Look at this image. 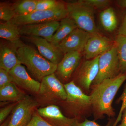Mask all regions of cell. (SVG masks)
I'll return each mask as SVG.
<instances>
[{"instance_id": "6da1fadb", "label": "cell", "mask_w": 126, "mask_h": 126, "mask_svg": "<svg viewBox=\"0 0 126 126\" xmlns=\"http://www.w3.org/2000/svg\"><path fill=\"white\" fill-rule=\"evenodd\" d=\"M126 79V73H123L106 79L96 86L90 97L91 105L98 114L109 117L114 116L113 101Z\"/></svg>"}, {"instance_id": "7a4b0ae2", "label": "cell", "mask_w": 126, "mask_h": 126, "mask_svg": "<svg viewBox=\"0 0 126 126\" xmlns=\"http://www.w3.org/2000/svg\"><path fill=\"white\" fill-rule=\"evenodd\" d=\"M17 58L35 77L39 80L54 73L57 65L46 59L34 47L20 42L16 51Z\"/></svg>"}, {"instance_id": "3957f363", "label": "cell", "mask_w": 126, "mask_h": 126, "mask_svg": "<svg viewBox=\"0 0 126 126\" xmlns=\"http://www.w3.org/2000/svg\"><path fill=\"white\" fill-rule=\"evenodd\" d=\"M67 4L63 2L55 9L47 10L34 11L25 15L16 16L11 21L18 27L58 21L68 16Z\"/></svg>"}, {"instance_id": "277c9868", "label": "cell", "mask_w": 126, "mask_h": 126, "mask_svg": "<svg viewBox=\"0 0 126 126\" xmlns=\"http://www.w3.org/2000/svg\"><path fill=\"white\" fill-rule=\"evenodd\" d=\"M68 16L74 21L78 28L92 35L98 34L94 21V10L81 1L67 4Z\"/></svg>"}, {"instance_id": "5b68a950", "label": "cell", "mask_w": 126, "mask_h": 126, "mask_svg": "<svg viewBox=\"0 0 126 126\" xmlns=\"http://www.w3.org/2000/svg\"><path fill=\"white\" fill-rule=\"evenodd\" d=\"M99 72L93 82L96 86L106 79L117 76L120 71L117 50L115 44L111 49L99 56Z\"/></svg>"}, {"instance_id": "8992f818", "label": "cell", "mask_w": 126, "mask_h": 126, "mask_svg": "<svg viewBox=\"0 0 126 126\" xmlns=\"http://www.w3.org/2000/svg\"><path fill=\"white\" fill-rule=\"evenodd\" d=\"M37 102L29 96L16 103L12 110V115L7 126H26L33 117Z\"/></svg>"}, {"instance_id": "52a82bcc", "label": "cell", "mask_w": 126, "mask_h": 126, "mask_svg": "<svg viewBox=\"0 0 126 126\" xmlns=\"http://www.w3.org/2000/svg\"><path fill=\"white\" fill-rule=\"evenodd\" d=\"M39 94L50 100H66L67 94L64 85L56 78L55 73L43 78L40 83Z\"/></svg>"}, {"instance_id": "ba28073f", "label": "cell", "mask_w": 126, "mask_h": 126, "mask_svg": "<svg viewBox=\"0 0 126 126\" xmlns=\"http://www.w3.org/2000/svg\"><path fill=\"white\" fill-rule=\"evenodd\" d=\"M92 35L78 27L60 43L58 47L64 55L69 52H82Z\"/></svg>"}, {"instance_id": "9c48e42d", "label": "cell", "mask_w": 126, "mask_h": 126, "mask_svg": "<svg viewBox=\"0 0 126 126\" xmlns=\"http://www.w3.org/2000/svg\"><path fill=\"white\" fill-rule=\"evenodd\" d=\"M60 25L58 21L25 25L19 27L21 35L41 37L50 42Z\"/></svg>"}, {"instance_id": "30bf717a", "label": "cell", "mask_w": 126, "mask_h": 126, "mask_svg": "<svg viewBox=\"0 0 126 126\" xmlns=\"http://www.w3.org/2000/svg\"><path fill=\"white\" fill-rule=\"evenodd\" d=\"M112 41L98 34L92 35L88 40L84 47V56L90 60L100 56L111 49L114 45Z\"/></svg>"}, {"instance_id": "8fae6325", "label": "cell", "mask_w": 126, "mask_h": 126, "mask_svg": "<svg viewBox=\"0 0 126 126\" xmlns=\"http://www.w3.org/2000/svg\"><path fill=\"white\" fill-rule=\"evenodd\" d=\"M29 42L33 44L38 52L46 59L56 65H58L63 56L58 47H55L47 40L36 36H26Z\"/></svg>"}, {"instance_id": "7c38bea8", "label": "cell", "mask_w": 126, "mask_h": 126, "mask_svg": "<svg viewBox=\"0 0 126 126\" xmlns=\"http://www.w3.org/2000/svg\"><path fill=\"white\" fill-rule=\"evenodd\" d=\"M9 73L13 83L32 92L39 93L40 83L31 78L21 64L16 65Z\"/></svg>"}, {"instance_id": "4fadbf2b", "label": "cell", "mask_w": 126, "mask_h": 126, "mask_svg": "<svg viewBox=\"0 0 126 126\" xmlns=\"http://www.w3.org/2000/svg\"><path fill=\"white\" fill-rule=\"evenodd\" d=\"M38 113L41 117L49 119L54 126H75L78 122L75 118L67 117L63 115L59 107L52 105L39 109Z\"/></svg>"}, {"instance_id": "5bb4252c", "label": "cell", "mask_w": 126, "mask_h": 126, "mask_svg": "<svg viewBox=\"0 0 126 126\" xmlns=\"http://www.w3.org/2000/svg\"><path fill=\"white\" fill-rule=\"evenodd\" d=\"M20 41L0 43V68L9 72L16 65L21 63L16 55V51Z\"/></svg>"}, {"instance_id": "9a60e30c", "label": "cell", "mask_w": 126, "mask_h": 126, "mask_svg": "<svg viewBox=\"0 0 126 126\" xmlns=\"http://www.w3.org/2000/svg\"><path fill=\"white\" fill-rule=\"evenodd\" d=\"M99 56L85 61L79 74V82L86 89H89L98 74Z\"/></svg>"}, {"instance_id": "2e32d148", "label": "cell", "mask_w": 126, "mask_h": 126, "mask_svg": "<svg viewBox=\"0 0 126 126\" xmlns=\"http://www.w3.org/2000/svg\"><path fill=\"white\" fill-rule=\"evenodd\" d=\"M81 58L80 52H71L65 54L57 65L56 72L64 79L69 78L79 65Z\"/></svg>"}, {"instance_id": "e0dca14e", "label": "cell", "mask_w": 126, "mask_h": 126, "mask_svg": "<svg viewBox=\"0 0 126 126\" xmlns=\"http://www.w3.org/2000/svg\"><path fill=\"white\" fill-rule=\"evenodd\" d=\"M67 94L66 101L80 108H86L91 105L90 96L86 95L73 81L64 84Z\"/></svg>"}, {"instance_id": "ac0fdd59", "label": "cell", "mask_w": 126, "mask_h": 126, "mask_svg": "<svg viewBox=\"0 0 126 126\" xmlns=\"http://www.w3.org/2000/svg\"><path fill=\"white\" fill-rule=\"evenodd\" d=\"M78 28L74 21L68 16L60 21V25L50 43L58 47L60 43L76 28Z\"/></svg>"}, {"instance_id": "d6986e66", "label": "cell", "mask_w": 126, "mask_h": 126, "mask_svg": "<svg viewBox=\"0 0 126 126\" xmlns=\"http://www.w3.org/2000/svg\"><path fill=\"white\" fill-rule=\"evenodd\" d=\"M14 83L11 82L0 88V101L1 102H19L25 96Z\"/></svg>"}, {"instance_id": "ffe728a7", "label": "cell", "mask_w": 126, "mask_h": 126, "mask_svg": "<svg viewBox=\"0 0 126 126\" xmlns=\"http://www.w3.org/2000/svg\"><path fill=\"white\" fill-rule=\"evenodd\" d=\"M21 34L19 27L11 21L0 24V37L11 43L19 41Z\"/></svg>"}, {"instance_id": "44dd1931", "label": "cell", "mask_w": 126, "mask_h": 126, "mask_svg": "<svg viewBox=\"0 0 126 126\" xmlns=\"http://www.w3.org/2000/svg\"><path fill=\"white\" fill-rule=\"evenodd\" d=\"M99 19L102 26L107 31L112 32L117 27V17L114 9L112 7H109L101 12L99 15Z\"/></svg>"}, {"instance_id": "7402d4cb", "label": "cell", "mask_w": 126, "mask_h": 126, "mask_svg": "<svg viewBox=\"0 0 126 126\" xmlns=\"http://www.w3.org/2000/svg\"><path fill=\"white\" fill-rule=\"evenodd\" d=\"M38 1V0H23L12 4L16 16L25 15L34 11Z\"/></svg>"}, {"instance_id": "603a6c76", "label": "cell", "mask_w": 126, "mask_h": 126, "mask_svg": "<svg viewBox=\"0 0 126 126\" xmlns=\"http://www.w3.org/2000/svg\"><path fill=\"white\" fill-rule=\"evenodd\" d=\"M119 59L120 71L126 73V37L118 35L115 42Z\"/></svg>"}, {"instance_id": "cb8c5ba5", "label": "cell", "mask_w": 126, "mask_h": 126, "mask_svg": "<svg viewBox=\"0 0 126 126\" xmlns=\"http://www.w3.org/2000/svg\"><path fill=\"white\" fill-rule=\"evenodd\" d=\"M16 16L12 4L6 2L0 3V19L5 22L11 21Z\"/></svg>"}, {"instance_id": "d4e9b609", "label": "cell", "mask_w": 126, "mask_h": 126, "mask_svg": "<svg viewBox=\"0 0 126 126\" xmlns=\"http://www.w3.org/2000/svg\"><path fill=\"white\" fill-rule=\"evenodd\" d=\"M62 2L55 0H38L35 11L47 10L55 9Z\"/></svg>"}, {"instance_id": "484cf974", "label": "cell", "mask_w": 126, "mask_h": 126, "mask_svg": "<svg viewBox=\"0 0 126 126\" xmlns=\"http://www.w3.org/2000/svg\"><path fill=\"white\" fill-rule=\"evenodd\" d=\"M81 1L94 9L107 7L110 2V1L108 0H82Z\"/></svg>"}, {"instance_id": "4316f807", "label": "cell", "mask_w": 126, "mask_h": 126, "mask_svg": "<svg viewBox=\"0 0 126 126\" xmlns=\"http://www.w3.org/2000/svg\"><path fill=\"white\" fill-rule=\"evenodd\" d=\"M26 126H54L46 121L39 114H34L29 123Z\"/></svg>"}, {"instance_id": "83f0119b", "label": "cell", "mask_w": 126, "mask_h": 126, "mask_svg": "<svg viewBox=\"0 0 126 126\" xmlns=\"http://www.w3.org/2000/svg\"><path fill=\"white\" fill-rule=\"evenodd\" d=\"M11 82H13L9 72L0 68V88Z\"/></svg>"}, {"instance_id": "f1b7e54d", "label": "cell", "mask_w": 126, "mask_h": 126, "mask_svg": "<svg viewBox=\"0 0 126 126\" xmlns=\"http://www.w3.org/2000/svg\"><path fill=\"white\" fill-rule=\"evenodd\" d=\"M119 100L122 101L121 107L119 110L117 118L115 121V123L113 124L114 126H116L119 122L121 121L123 113L125 109L126 108V85L124 91L122 94L121 96L120 97Z\"/></svg>"}, {"instance_id": "f546056e", "label": "cell", "mask_w": 126, "mask_h": 126, "mask_svg": "<svg viewBox=\"0 0 126 126\" xmlns=\"http://www.w3.org/2000/svg\"><path fill=\"white\" fill-rule=\"evenodd\" d=\"M16 104H10L1 109L0 110V124H1L4 122L8 115L15 107Z\"/></svg>"}, {"instance_id": "4dcf8cb0", "label": "cell", "mask_w": 126, "mask_h": 126, "mask_svg": "<svg viewBox=\"0 0 126 126\" xmlns=\"http://www.w3.org/2000/svg\"><path fill=\"white\" fill-rule=\"evenodd\" d=\"M75 126H102L98 124L94 121H90L88 119H86L84 121L82 122H77ZM106 126H110L109 125Z\"/></svg>"}, {"instance_id": "1f68e13d", "label": "cell", "mask_w": 126, "mask_h": 126, "mask_svg": "<svg viewBox=\"0 0 126 126\" xmlns=\"http://www.w3.org/2000/svg\"><path fill=\"white\" fill-rule=\"evenodd\" d=\"M118 35L126 37V12L122 23L118 30Z\"/></svg>"}, {"instance_id": "d6a6232c", "label": "cell", "mask_w": 126, "mask_h": 126, "mask_svg": "<svg viewBox=\"0 0 126 126\" xmlns=\"http://www.w3.org/2000/svg\"><path fill=\"white\" fill-rule=\"evenodd\" d=\"M118 126H126V108L123 113L121 122Z\"/></svg>"}, {"instance_id": "836d02e7", "label": "cell", "mask_w": 126, "mask_h": 126, "mask_svg": "<svg viewBox=\"0 0 126 126\" xmlns=\"http://www.w3.org/2000/svg\"><path fill=\"white\" fill-rule=\"evenodd\" d=\"M10 119L6 120L2 124H1L0 126H7L9 124Z\"/></svg>"}, {"instance_id": "e575fe53", "label": "cell", "mask_w": 126, "mask_h": 126, "mask_svg": "<svg viewBox=\"0 0 126 126\" xmlns=\"http://www.w3.org/2000/svg\"><path fill=\"white\" fill-rule=\"evenodd\" d=\"M121 5L122 6L126 8V0H122L121 1Z\"/></svg>"}]
</instances>
